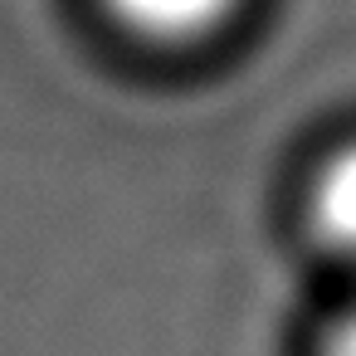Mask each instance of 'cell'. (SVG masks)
Masks as SVG:
<instances>
[{
    "instance_id": "7a4b0ae2",
    "label": "cell",
    "mask_w": 356,
    "mask_h": 356,
    "mask_svg": "<svg viewBox=\"0 0 356 356\" xmlns=\"http://www.w3.org/2000/svg\"><path fill=\"white\" fill-rule=\"evenodd\" d=\"M307 220L337 259L356 264V142L327 156V166L317 171L307 191Z\"/></svg>"
},
{
    "instance_id": "3957f363",
    "label": "cell",
    "mask_w": 356,
    "mask_h": 356,
    "mask_svg": "<svg viewBox=\"0 0 356 356\" xmlns=\"http://www.w3.org/2000/svg\"><path fill=\"white\" fill-rule=\"evenodd\" d=\"M322 356H356V307L332 327V337H327V351Z\"/></svg>"
},
{
    "instance_id": "6da1fadb",
    "label": "cell",
    "mask_w": 356,
    "mask_h": 356,
    "mask_svg": "<svg viewBox=\"0 0 356 356\" xmlns=\"http://www.w3.org/2000/svg\"><path fill=\"white\" fill-rule=\"evenodd\" d=\"M108 15L152 44H195L215 35L244 0H103Z\"/></svg>"
}]
</instances>
